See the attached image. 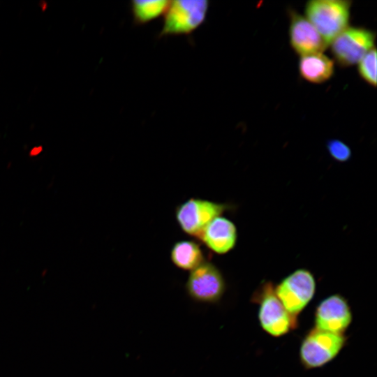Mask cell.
<instances>
[{"instance_id":"1","label":"cell","mask_w":377,"mask_h":377,"mask_svg":"<svg viewBox=\"0 0 377 377\" xmlns=\"http://www.w3.org/2000/svg\"><path fill=\"white\" fill-rule=\"evenodd\" d=\"M251 302L258 305L259 324L267 334L274 337H283L297 327L298 320L284 308L272 282L261 284L252 295Z\"/></svg>"},{"instance_id":"2","label":"cell","mask_w":377,"mask_h":377,"mask_svg":"<svg viewBox=\"0 0 377 377\" xmlns=\"http://www.w3.org/2000/svg\"><path fill=\"white\" fill-rule=\"evenodd\" d=\"M351 3L347 0H311L306 3V18L328 45L348 27Z\"/></svg>"},{"instance_id":"3","label":"cell","mask_w":377,"mask_h":377,"mask_svg":"<svg viewBox=\"0 0 377 377\" xmlns=\"http://www.w3.org/2000/svg\"><path fill=\"white\" fill-rule=\"evenodd\" d=\"M346 341L347 337L344 334H335L313 327L300 343V363L306 369L323 367L337 357Z\"/></svg>"},{"instance_id":"4","label":"cell","mask_w":377,"mask_h":377,"mask_svg":"<svg viewBox=\"0 0 377 377\" xmlns=\"http://www.w3.org/2000/svg\"><path fill=\"white\" fill-rule=\"evenodd\" d=\"M209 4L207 0L170 1L158 37L192 34L205 22Z\"/></svg>"},{"instance_id":"5","label":"cell","mask_w":377,"mask_h":377,"mask_svg":"<svg viewBox=\"0 0 377 377\" xmlns=\"http://www.w3.org/2000/svg\"><path fill=\"white\" fill-rule=\"evenodd\" d=\"M316 290L313 274L306 269H298L276 286L275 293L289 314L297 320L313 298Z\"/></svg>"},{"instance_id":"6","label":"cell","mask_w":377,"mask_h":377,"mask_svg":"<svg viewBox=\"0 0 377 377\" xmlns=\"http://www.w3.org/2000/svg\"><path fill=\"white\" fill-rule=\"evenodd\" d=\"M375 38L371 30L348 27L330 43L332 54L341 67L353 66L374 47Z\"/></svg>"},{"instance_id":"7","label":"cell","mask_w":377,"mask_h":377,"mask_svg":"<svg viewBox=\"0 0 377 377\" xmlns=\"http://www.w3.org/2000/svg\"><path fill=\"white\" fill-rule=\"evenodd\" d=\"M185 287L193 301L215 304L223 297L226 284L219 268L212 263L205 261L190 272Z\"/></svg>"},{"instance_id":"8","label":"cell","mask_w":377,"mask_h":377,"mask_svg":"<svg viewBox=\"0 0 377 377\" xmlns=\"http://www.w3.org/2000/svg\"><path fill=\"white\" fill-rule=\"evenodd\" d=\"M230 206L225 203L191 198L177 207L175 217L185 233L198 238L214 219L220 216Z\"/></svg>"},{"instance_id":"9","label":"cell","mask_w":377,"mask_h":377,"mask_svg":"<svg viewBox=\"0 0 377 377\" xmlns=\"http://www.w3.org/2000/svg\"><path fill=\"white\" fill-rule=\"evenodd\" d=\"M353 321L348 300L340 294L323 299L314 313V327L335 334H344Z\"/></svg>"},{"instance_id":"10","label":"cell","mask_w":377,"mask_h":377,"mask_svg":"<svg viewBox=\"0 0 377 377\" xmlns=\"http://www.w3.org/2000/svg\"><path fill=\"white\" fill-rule=\"evenodd\" d=\"M289 41L300 56L323 52L328 46L314 26L295 10H289Z\"/></svg>"},{"instance_id":"11","label":"cell","mask_w":377,"mask_h":377,"mask_svg":"<svg viewBox=\"0 0 377 377\" xmlns=\"http://www.w3.org/2000/svg\"><path fill=\"white\" fill-rule=\"evenodd\" d=\"M198 238L213 252L225 254L236 244L237 228L230 220L220 216L214 219Z\"/></svg>"},{"instance_id":"12","label":"cell","mask_w":377,"mask_h":377,"mask_svg":"<svg viewBox=\"0 0 377 377\" xmlns=\"http://www.w3.org/2000/svg\"><path fill=\"white\" fill-rule=\"evenodd\" d=\"M299 73L305 80L321 84L330 80L334 73V63L321 52L300 57Z\"/></svg>"},{"instance_id":"13","label":"cell","mask_w":377,"mask_h":377,"mask_svg":"<svg viewBox=\"0 0 377 377\" xmlns=\"http://www.w3.org/2000/svg\"><path fill=\"white\" fill-rule=\"evenodd\" d=\"M200 245L191 240L177 242L170 251V260L179 269L191 271L205 262Z\"/></svg>"},{"instance_id":"14","label":"cell","mask_w":377,"mask_h":377,"mask_svg":"<svg viewBox=\"0 0 377 377\" xmlns=\"http://www.w3.org/2000/svg\"><path fill=\"white\" fill-rule=\"evenodd\" d=\"M170 3L168 0L132 1L131 9L134 24L143 25L164 15Z\"/></svg>"},{"instance_id":"15","label":"cell","mask_w":377,"mask_h":377,"mask_svg":"<svg viewBox=\"0 0 377 377\" xmlns=\"http://www.w3.org/2000/svg\"><path fill=\"white\" fill-rule=\"evenodd\" d=\"M360 77L367 84L376 87V50L373 47L357 63Z\"/></svg>"},{"instance_id":"16","label":"cell","mask_w":377,"mask_h":377,"mask_svg":"<svg viewBox=\"0 0 377 377\" xmlns=\"http://www.w3.org/2000/svg\"><path fill=\"white\" fill-rule=\"evenodd\" d=\"M327 150L331 156L339 162L348 161L352 155L350 147L339 140H330L327 143Z\"/></svg>"},{"instance_id":"17","label":"cell","mask_w":377,"mask_h":377,"mask_svg":"<svg viewBox=\"0 0 377 377\" xmlns=\"http://www.w3.org/2000/svg\"><path fill=\"white\" fill-rule=\"evenodd\" d=\"M40 151V149H35L31 151V155L38 154Z\"/></svg>"}]
</instances>
